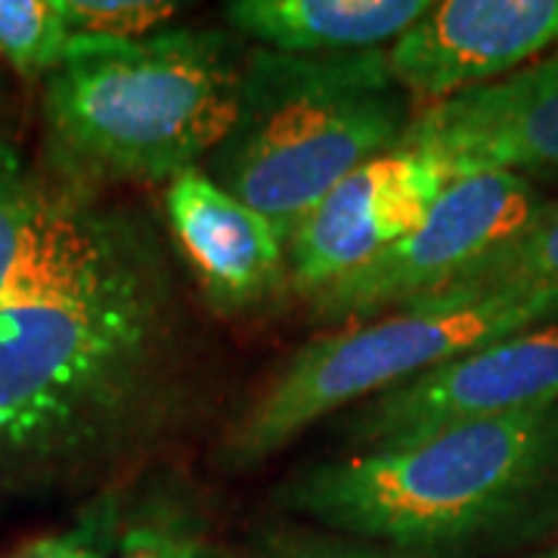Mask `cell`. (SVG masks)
I'll use <instances>...</instances> for the list:
<instances>
[{
	"label": "cell",
	"instance_id": "cell-15",
	"mask_svg": "<svg viewBox=\"0 0 558 558\" xmlns=\"http://www.w3.org/2000/svg\"><path fill=\"white\" fill-rule=\"evenodd\" d=\"M457 289L558 292V199L519 240L506 242L494 255L475 264Z\"/></svg>",
	"mask_w": 558,
	"mask_h": 558
},
{
	"label": "cell",
	"instance_id": "cell-9",
	"mask_svg": "<svg viewBox=\"0 0 558 558\" xmlns=\"http://www.w3.org/2000/svg\"><path fill=\"white\" fill-rule=\"evenodd\" d=\"M400 146L438 161L450 180L558 178V53L418 109Z\"/></svg>",
	"mask_w": 558,
	"mask_h": 558
},
{
	"label": "cell",
	"instance_id": "cell-5",
	"mask_svg": "<svg viewBox=\"0 0 558 558\" xmlns=\"http://www.w3.org/2000/svg\"><path fill=\"white\" fill-rule=\"evenodd\" d=\"M558 319V292L457 289L301 344L223 432L227 472L258 469L317 422L447 360Z\"/></svg>",
	"mask_w": 558,
	"mask_h": 558
},
{
	"label": "cell",
	"instance_id": "cell-10",
	"mask_svg": "<svg viewBox=\"0 0 558 558\" xmlns=\"http://www.w3.org/2000/svg\"><path fill=\"white\" fill-rule=\"evenodd\" d=\"M558 47V0L432 3L385 53L398 84L435 106L469 87L506 78Z\"/></svg>",
	"mask_w": 558,
	"mask_h": 558
},
{
	"label": "cell",
	"instance_id": "cell-19",
	"mask_svg": "<svg viewBox=\"0 0 558 558\" xmlns=\"http://www.w3.org/2000/svg\"><path fill=\"white\" fill-rule=\"evenodd\" d=\"M521 558H558V546H549V549H539V553H531V556Z\"/></svg>",
	"mask_w": 558,
	"mask_h": 558
},
{
	"label": "cell",
	"instance_id": "cell-2",
	"mask_svg": "<svg viewBox=\"0 0 558 558\" xmlns=\"http://www.w3.org/2000/svg\"><path fill=\"white\" fill-rule=\"evenodd\" d=\"M279 502L403 558L537 537L558 527V403L307 465L282 481Z\"/></svg>",
	"mask_w": 558,
	"mask_h": 558
},
{
	"label": "cell",
	"instance_id": "cell-13",
	"mask_svg": "<svg viewBox=\"0 0 558 558\" xmlns=\"http://www.w3.org/2000/svg\"><path fill=\"white\" fill-rule=\"evenodd\" d=\"M50 205V178L38 174L0 119V292L38 240Z\"/></svg>",
	"mask_w": 558,
	"mask_h": 558
},
{
	"label": "cell",
	"instance_id": "cell-16",
	"mask_svg": "<svg viewBox=\"0 0 558 558\" xmlns=\"http://www.w3.org/2000/svg\"><path fill=\"white\" fill-rule=\"evenodd\" d=\"M72 38H143L180 13L168 0H60Z\"/></svg>",
	"mask_w": 558,
	"mask_h": 558
},
{
	"label": "cell",
	"instance_id": "cell-8",
	"mask_svg": "<svg viewBox=\"0 0 558 558\" xmlns=\"http://www.w3.org/2000/svg\"><path fill=\"white\" fill-rule=\"evenodd\" d=\"M453 180L438 161L398 146L360 165L307 211L286 242L289 292L307 301L410 236Z\"/></svg>",
	"mask_w": 558,
	"mask_h": 558
},
{
	"label": "cell",
	"instance_id": "cell-4",
	"mask_svg": "<svg viewBox=\"0 0 558 558\" xmlns=\"http://www.w3.org/2000/svg\"><path fill=\"white\" fill-rule=\"evenodd\" d=\"M413 119L416 102L385 50L292 57L248 47L236 119L202 171L289 242L339 180L398 149Z\"/></svg>",
	"mask_w": 558,
	"mask_h": 558
},
{
	"label": "cell",
	"instance_id": "cell-3",
	"mask_svg": "<svg viewBox=\"0 0 558 558\" xmlns=\"http://www.w3.org/2000/svg\"><path fill=\"white\" fill-rule=\"evenodd\" d=\"M245 57L220 28L72 38L40 100L50 178L106 193L202 168L236 119Z\"/></svg>",
	"mask_w": 558,
	"mask_h": 558
},
{
	"label": "cell",
	"instance_id": "cell-7",
	"mask_svg": "<svg viewBox=\"0 0 558 558\" xmlns=\"http://www.w3.org/2000/svg\"><path fill=\"white\" fill-rule=\"evenodd\" d=\"M558 403V319L447 360L416 379L363 400L344 418L354 450H388L447 428Z\"/></svg>",
	"mask_w": 558,
	"mask_h": 558
},
{
	"label": "cell",
	"instance_id": "cell-18",
	"mask_svg": "<svg viewBox=\"0 0 558 558\" xmlns=\"http://www.w3.org/2000/svg\"><path fill=\"white\" fill-rule=\"evenodd\" d=\"M223 558H403L332 531H270Z\"/></svg>",
	"mask_w": 558,
	"mask_h": 558
},
{
	"label": "cell",
	"instance_id": "cell-6",
	"mask_svg": "<svg viewBox=\"0 0 558 558\" xmlns=\"http://www.w3.org/2000/svg\"><path fill=\"white\" fill-rule=\"evenodd\" d=\"M556 199L534 180L487 171L453 180L410 236L307 299L323 326H357L457 289L469 270L519 240Z\"/></svg>",
	"mask_w": 558,
	"mask_h": 558
},
{
	"label": "cell",
	"instance_id": "cell-1",
	"mask_svg": "<svg viewBox=\"0 0 558 558\" xmlns=\"http://www.w3.org/2000/svg\"><path fill=\"white\" fill-rule=\"evenodd\" d=\"M186 395V314L156 220L50 178L38 240L0 292V499L112 478Z\"/></svg>",
	"mask_w": 558,
	"mask_h": 558
},
{
	"label": "cell",
	"instance_id": "cell-17",
	"mask_svg": "<svg viewBox=\"0 0 558 558\" xmlns=\"http://www.w3.org/2000/svg\"><path fill=\"white\" fill-rule=\"evenodd\" d=\"M119 494L106 490L69 527L25 539L3 558H112V549L119 543Z\"/></svg>",
	"mask_w": 558,
	"mask_h": 558
},
{
	"label": "cell",
	"instance_id": "cell-11",
	"mask_svg": "<svg viewBox=\"0 0 558 558\" xmlns=\"http://www.w3.org/2000/svg\"><path fill=\"white\" fill-rule=\"evenodd\" d=\"M171 240L218 317H242L289 292L286 240L270 220L220 190L202 168L180 171L161 193Z\"/></svg>",
	"mask_w": 558,
	"mask_h": 558
},
{
	"label": "cell",
	"instance_id": "cell-12",
	"mask_svg": "<svg viewBox=\"0 0 558 558\" xmlns=\"http://www.w3.org/2000/svg\"><path fill=\"white\" fill-rule=\"evenodd\" d=\"M432 0H233L223 20L248 47L292 57L388 50Z\"/></svg>",
	"mask_w": 558,
	"mask_h": 558
},
{
	"label": "cell",
	"instance_id": "cell-14",
	"mask_svg": "<svg viewBox=\"0 0 558 558\" xmlns=\"http://www.w3.org/2000/svg\"><path fill=\"white\" fill-rule=\"evenodd\" d=\"M72 32L60 0H0V62L25 81H47L65 60Z\"/></svg>",
	"mask_w": 558,
	"mask_h": 558
}]
</instances>
